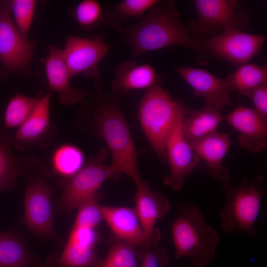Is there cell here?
I'll use <instances>...</instances> for the list:
<instances>
[{
    "label": "cell",
    "instance_id": "25",
    "mask_svg": "<svg viewBox=\"0 0 267 267\" xmlns=\"http://www.w3.org/2000/svg\"><path fill=\"white\" fill-rule=\"evenodd\" d=\"M31 255L25 241L11 231H0V267H28Z\"/></svg>",
    "mask_w": 267,
    "mask_h": 267
},
{
    "label": "cell",
    "instance_id": "22",
    "mask_svg": "<svg viewBox=\"0 0 267 267\" xmlns=\"http://www.w3.org/2000/svg\"><path fill=\"white\" fill-rule=\"evenodd\" d=\"M112 82L115 92L148 89L158 82L154 67L149 64H138L134 60L124 61L114 70Z\"/></svg>",
    "mask_w": 267,
    "mask_h": 267
},
{
    "label": "cell",
    "instance_id": "3",
    "mask_svg": "<svg viewBox=\"0 0 267 267\" xmlns=\"http://www.w3.org/2000/svg\"><path fill=\"white\" fill-rule=\"evenodd\" d=\"M172 232L175 260L185 257L195 266L204 267L215 257L220 236L206 222L196 205H179L178 216L172 224Z\"/></svg>",
    "mask_w": 267,
    "mask_h": 267
},
{
    "label": "cell",
    "instance_id": "9",
    "mask_svg": "<svg viewBox=\"0 0 267 267\" xmlns=\"http://www.w3.org/2000/svg\"><path fill=\"white\" fill-rule=\"evenodd\" d=\"M266 38L265 35L238 31L209 37L197 36V60L206 64L211 58H218L239 66L260 55Z\"/></svg>",
    "mask_w": 267,
    "mask_h": 267
},
{
    "label": "cell",
    "instance_id": "28",
    "mask_svg": "<svg viewBox=\"0 0 267 267\" xmlns=\"http://www.w3.org/2000/svg\"><path fill=\"white\" fill-rule=\"evenodd\" d=\"M42 93L41 92L34 97L26 96L17 91L7 104L3 128L7 130L21 125L34 111Z\"/></svg>",
    "mask_w": 267,
    "mask_h": 267
},
{
    "label": "cell",
    "instance_id": "30",
    "mask_svg": "<svg viewBox=\"0 0 267 267\" xmlns=\"http://www.w3.org/2000/svg\"><path fill=\"white\" fill-rule=\"evenodd\" d=\"M103 10L100 3L95 0L80 2L74 10V16L79 26L85 30H91L102 23Z\"/></svg>",
    "mask_w": 267,
    "mask_h": 267
},
{
    "label": "cell",
    "instance_id": "20",
    "mask_svg": "<svg viewBox=\"0 0 267 267\" xmlns=\"http://www.w3.org/2000/svg\"><path fill=\"white\" fill-rule=\"evenodd\" d=\"M12 135L0 125V192L14 189L18 178L27 175L38 158L19 157L12 151Z\"/></svg>",
    "mask_w": 267,
    "mask_h": 267
},
{
    "label": "cell",
    "instance_id": "32",
    "mask_svg": "<svg viewBox=\"0 0 267 267\" xmlns=\"http://www.w3.org/2000/svg\"><path fill=\"white\" fill-rule=\"evenodd\" d=\"M102 220L101 205L98 204L94 197L78 207L74 225L95 228Z\"/></svg>",
    "mask_w": 267,
    "mask_h": 267
},
{
    "label": "cell",
    "instance_id": "26",
    "mask_svg": "<svg viewBox=\"0 0 267 267\" xmlns=\"http://www.w3.org/2000/svg\"><path fill=\"white\" fill-rule=\"evenodd\" d=\"M85 162V156L82 150L70 144H63L57 148L51 161L53 172L67 178L76 174Z\"/></svg>",
    "mask_w": 267,
    "mask_h": 267
},
{
    "label": "cell",
    "instance_id": "19",
    "mask_svg": "<svg viewBox=\"0 0 267 267\" xmlns=\"http://www.w3.org/2000/svg\"><path fill=\"white\" fill-rule=\"evenodd\" d=\"M105 221L117 240L135 247L150 248L135 208L101 205Z\"/></svg>",
    "mask_w": 267,
    "mask_h": 267
},
{
    "label": "cell",
    "instance_id": "15",
    "mask_svg": "<svg viewBox=\"0 0 267 267\" xmlns=\"http://www.w3.org/2000/svg\"><path fill=\"white\" fill-rule=\"evenodd\" d=\"M135 210L139 217L150 247L159 245L160 231L155 227L156 222L169 212L171 204L166 196L153 191L147 181L142 180L136 184Z\"/></svg>",
    "mask_w": 267,
    "mask_h": 267
},
{
    "label": "cell",
    "instance_id": "23",
    "mask_svg": "<svg viewBox=\"0 0 267 267\" xmlns=\"http://www.w3.org/2000/svg\"><path fill=\"white\" fill-rule=\"evenodd\" d=\"M159 0H124L103 10L102 23L107 24L120 33L130 25V22L141 18Z\"/></svg>",
    "mask_w": 267,
    "mask_h": 267
},
{
    "label": "cell",
    "instance_id": "17",
    "mask_svg": "<svg viewBox=\"0 0 267 267\" xmlns=\"http://www.w3.org/2000/svg\"><path fill=\"white\" fill-rule=\"evenodd\" d=\"M48 48V56L41 59L40 62L44 66L49 90L57 93L59 102L64 105L82 102L89 94V92L85 89L71 86V77L62 49L53 45H49Z\"/></svg>",
    "mask_w": 267,
    "mask_h": 267
},
{
    "label": "cell",
    "instance_id": "7",
    "mask_svg": "<svg viewBox=\"0 0 267 267\" xmlns=\"http://www.w3.org/2000/svg\"><path fill=\"white\" fill-rule=\"evenodd\" d=\"M27 175L23 223L34 234L62 243L53 227L51 204L53 187L46 179L49 176L47 168L39 159Z\"/></svg>",
    "mask_w": 267,
    "mask_h": 267
},
{
    "label": "cell",
    "instance_id": "21",
    "mask_svg": "<svg viewBox=\"0 0 267 267\" xmlns=\"http://www.w3.org/2000/svg\"><path fill=\"white\" fill-rule=\"evenodd\" d=\"M96 243L95 238L87 232L71 231L56 263L64 267H99L101 260L96 253Z\"/></svg>",
    "mask_w": 267,
    "mask_h": 267
},
{
    "label": "cell",
    "instance_id": "14",
    "mask_svg": "<svg viewBox=\"0 0 267 267\" xmlns=\"http://www.w3.org/2000/svg\"><path fill=\"white\" fill-rule=\"evenodd\" d=\"M175 70L192 88L193 94L204 99L206 105L221 112L225 106H232L230 94L234 90L227 79L208 71L191 67H175Z\"/></svg>",
    "mask_w": 267,
    "mask_h": 267
},
{
    "label": "cell",
    "instance_id": "16",
    "mask_svg": "<svg viewBox=\"0 0 267 267\" xmlns=\"http://www.w3.org/2000/svg\"><path fill=\"white\" fill-rule=\"evenodd\" d=\"M228 124L239 133L240 147L252 153L264 152L267 147V119L254 109L239 106L225 117Z\"/></svg>",
    "mask_w": 267,
    "mask_h": 267
},
{
    "label": "cell",
    "instance_id": "18",
    "mask_svg": "<svg viewBox=\"0 0 267 267\" xmlns=\"http://www.w3.org/2000/svg\"><path fill=\"white\" fill-rule=\"evenodd\" d=\"M233 144L228 134L217 131L190 144L200 161H204L202 168L213 178L223 183L228 182L230 171L222 160Z\"/></svg>",
    "mask_w": 267,
    "mask_h": 267
},
{
    "label": "cell",
    "instance_id": "12",
    "mask_svg": "<svg viewBox=\"0 0 267 267\" xmlns=\"http://www.w3.org/2000/svg\"><path fill=\"white\" fill-rule=\"evenodd\" d=\"M189 114L184 113L177 118L166 142L167 162L171 172L165 177L164 181L166 185L176 190L181 189L184 179L200 162L182 132L183 119Z\"/></svg>",
    "mask_w": 267,
    "mask_h": 267
},
{
    "label": "cell",
    "instance_id": "4",
    "mask_svg": "<svg viewBox=\"0 0 267 267\" xmlns=\"http://www.w3.org/2000/svg\"><path fill=\"white\" fill-rule=\"evenodd\" d=\"M183 102L175 99L158 82L147 89L139 104L138 118L152 149L167 162L166 142L177 118L191 112Z\"/></svg>",
    "mask_w": 267,
    "mask_h": 267
},
{
    "label": "cell",
    "instance_id": "33",
    "mask_svg": "<svg viewBox=\"0 0 267 267\" xmlns=\"http://www.w3.org/2000/svg\"><path fill=\"white\" fill-rule=\"evenodd\" d=\"M136 253L138 261L141 262L140 267H162L168 261L166 250L159 246L141 248Z\"/></svg>",
    "mask_w": 267,
    "mask_h": 267
},
{
    "label": "cell",
    "instance_id": "8",
    "mask_svg": "<svg viewBox=\"0 0 267 267\" xmlns=\"http://www.w3.org/2000/svg\"><path fill=\"white\" fill-rule=\"evenodd\" d=\"M107 149L102 147L85 162L82 167L63 184L59 198L60 210L68 213L95 197V193L107 179L118 177L119 173L112 165L107 166Z\"/></svg>",
    "mask_w": 267,
    "mask_h": 267
},
{
    "label": "cell",
    "instance_id": "13",
    "mask_svg": "<svg viewBox=\"0 0 267 267\" xmlns=\"http://www.w3.org/2000/svg\"><path fill=\"white\" fill-rule=\"evenodd\" d=\"M52 92L42 95L32 114L12 135V145L19 151L49 145L57 132L50 121V102Z\"/></svg>",
    "mask_w": 267,
    "mask_h": 267
},
{
    "label": "cell",
    "instance_id": "29",
    "mask_svg": "<svg viewBox=\"0 0 267 267\" xmlns=\"http://www.w3.org/2000/svg\"><path fill=\"white\" fill-rule=\"evenodd\" d=\"M135 246L117 240L111 246L99 267H140Z\"/></svg>",
    "mask_w": 267,
    "mask_h": 267
},
{
    "label": "cell",
    "instance_id": "1",
    "mask_svg": "<svg viewBox=\"0 0 267 267\" xmlns=\"http://www.w3.org/2000/svg\"><path fill=\"white\" fill-rule=\"evenodd\" d=\"M101 80H94L91 98L81 102L79 113L85 126L106 143L112 166L131 178L135 184L142 180L137 166V153L119 96L103 92Z\"/></svg>",
    "mask_w": 267,
    "mask_h": 267
},
{
    "label": "cell",
    "instance_id": "2",
    "mask_svg": "<svg viewBox=\"0 0 267 267\" xmlns=\"http://www.w3.org/2000/svg\"><path fill=\"white\" fill-rule=\"evenodd\" d=\"M123 34L122 42L129 45L134 58L172 45L198 50L197 41L190 36L172 0H160Z\"/></svg>",
    "mask_w": 267,
    "mask_h": 267
},
{
    "label": "cell",
    "instance_id": "27",
    "mask_svg": "<svg viewBox=\"0 0 267 267\" xmlns=\"http://www.w3.org/2000/svg\"><path fill=\"white\" fill-rule=\"evenodd\" d=\"M227 79L234 90L244 95L258 86L267 84V66L254 64H242L233 73L228 75Z\"/></svg>",
    "mask_w": 267,
    "mask_h": 267
},
{
    "label": "cell",
    "instance_id": "10",
    "mask_svg": "<svg viewBox=\"0 0 267 267\" xmlns=\"http://www.w3.org/2000/svg\"><path fill=\"white\" fill-rule=\"evenodd\" d=\"M36 42L23 37L11 17L10 1L0 2V71L1 79L28 69Z\"/></svg>",
    "mask_w": 267,
    "mask_h": 267
},
{
    "label": "cell",
    "instance_id": "5",
    "mask_svg": "<svg viewBox=\"0 0 267 267\" xmlns=\"http://www.w3.org/2000/svg\"><path fill=\"white\" fill-rule=\"evenodd\" d=\"M264 177L259 175L252 180L243 178L237 186L223 183L226 202L219 215L226 234L237 232L250 237L256 236L254 226L264 195Z\"/></svg>",
    "mask_w": 267,
    "mask_h": 267
},
{
    "label": "cell",
    "instance_id": "31",
    "mask_svg": "<svg viewBox=\"0 0 267 267\" xmlns=\"http://www.w3.org/2000/svg\"><path fill=\"white\" fill-rule=\"evenodd\" d=\"M10 3L14 24L20 34L27 38L33 20L36 1L14 0H10Z\"/></svg>",
    "mask_w": 267,
    "mask_h": 267
},
{
    "label": "cell",
    "instance_id": "35",
    "mask_svg": "<svg viewBox=\"0 0 267 267\" xmlns=\"http://www.w3.org/2000/svg\"><path fill=\"white\" fill-rule=\"evenodd\" d=\"M39 265H41L43 267H54L51 266H49L47 264L42 263L41 262L38 261Z\"/></svg>",
    "mask_w": 267,
    "mask_h": 267
},
{
    "label": "cell",
    "instance_id": "34",
    "mask_svg": "<svg viewBox=\"0 0 267 267\" xmlns=\"http://www.w3.org/2000/svg\"><path fill=\"white\" fill-rule=\"evenodd\" d=\"M244 95L251 98L255 107L254 109L267 119V84L253 89Z\"/></svg>",
    "mask_w": 267,
    "mask_h": 267
},
{
    "label": "cell",
    "instance_id": "24",
    "mask_svg": "<svg viewBox=\"0 0 267 267\" xmlns=\"http://www.w3.org/2000/svg\"><path fill=\"white\" fill-rule=\"evenodd\" d=\"M223 119L220 112L205 105L184 118L182 126L183 135L190 144L192 143L217 132Z\"/></svg>",
    "mask_w": 267,
    "mask_h": 267
},
{
    "label": "cell",
    "instance_id": "6",
    "mask_svg": "<svg viewBox=\"0 0 267 267\" xmlns=\"http://www.w3.org/2000/svg\"><path fill=\"white\" fill-rule=\"evenodd\" d=\"M197 17L187 23L189 33L211 37L231 31L245 32L249 28L250 11L236 0H194Z\"/></svg>",
    "mask_w": 267,
    "mask_h": 267
},
{
    "label": "cell",
    "instance_id": "11",
    "mask_svg": "<svg viewBox=\"0 0 267 267\" xmlns=\"http://www.w3.org/2000/svg\"><path fill=\"white\" fill-rule=\"evenodd\" d=\"M111 46L101 35L91 38L69 37L62 52L71 78L81 74L94 80L100 79L98 65Z\"/></svg>",
    "mask_w": 267,
    "mask_h": 267
}]
</instances>
